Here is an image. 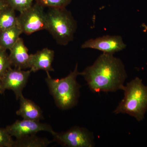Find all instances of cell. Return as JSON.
Masks as SVG:
<instances>
[{"label":"cell","mask_w":147,"mask_h":147,"mask_svg":"<svg viewBox=\"0 0 147 147\" xmlns=\"http://www.w3.org/2000/svg\"><path fill=\"white\" fill-rule=\"evenodd\" d=\"M90 90L95 93L123 90L127 78L125 67L119 58L102 53L94 63L80 72Z\"/></svg>","instance_id":"6da1fadb"},{"label":"cell","mask_w":147,"mask_h":147,"mask_svg":"<svg viewBox=\"0 0 147 147\" xmlns=\"http://www.w3.org/2000/svg\"><path fill=\"white\" fill-rule=\"evenodd\" d=\"M78 64L74 70L67 76L61 79H54L47 72L45 82L50 93L53 96L59 108L62 110L71 109L78 103L79 97V89L81 86L76 81L77 76L80 75Z\"/></svg>","instance_id":"7a4b0ae2"},{"label":"cell","mask_w":147,"mask_h":147,"mask_svg":"<svg viewBox=\"0 0 147 147\" xmlns=\"http://www.w3.org/2000/svg\"><path fill=\"white\" fill-rule=\"evenodd\" d=\"M123 98L114 111L115 114H128L138 121L144 119L147 111V86L136 77L125 86Z\"/></svg>","instance_id":"3957f363"},{"label":"cell","mask_w":147,"mask_h":147,"mask_svg":"<svg viewBox=\"0 0 147 147\" xmlns=\"http://www.w3.org/2000/svg\"><path fill=\"white\" fill-rule=\"evenodd\" d=\"M46 30L59 45L65 46L74 38L77 22L72 13L65 8L50 7L46 12Z\"/></svg>","instance_id":"277c9868"},{"label":"cell","mask_w":147,"mask_h":147,"mask_svg":"<svg viewBox=\"0 0 147 147\" xmlns=\"http://www.w3.org/2000/svg\"><path fill=\"white\" fill-rule=\"evenodd\" d=\"M44 7L36 2L28 9L20 13L17 17L18 25L23 33L29 35L46 30L47 21Z\"/></svg>","instance_id":"5b68a950"},{"label":"cell","mask_w":147,"mask_h":147,"mask_svg":"<svg viewBox=\"0 0 147 147\" xmlns=\"http://www.w3.org/2000/svg\"><path fill=\"white\" fill-rule=\"evenodd\" d=\"M54 141L68 147H93L95 146L92 133L87 129L75 126L65 132H56Z\"/></svg>","instance_id":"8992f818"},{"label":"cell","mask_w":147,"mask_h":147,"mask_svg":"<svg viewBox=\"0 0 147 147\" xmlns=\"http://www.w3.org/2000/svg\"><path fill=\"white\" fill-rule=\"evenodd\" d=\"M32 71L21 69L9 68L0 80V94L6 90H11L14 92L17 100L21 96Z\"/></svg>","instance_id":"52a82bcc"},{"label":"cell","mask_w":147,"mask_h":147,"mask_svg":"<svg viewBox=\"0 0 147 147\" xmlns=\"http://www.w3.org/2000/svg\"><path fill=\"white\" fill-rule=\"evenodd\" d=\"M6 129L11 136L16 139L30 134H36L40 131H47L53 136L56 133L50 125L42 123L40 121L24 119L16 121L14 123L7 126Z\"/></svg>","instance_id":"ba28073f"},{"label":"cell","mask_w":147,"mask_h":147,"mask_svg":"<svg viewBox=\"0 0 147 147\" xmlns=\"http://www.w3.org/2000/svg\"><path fill=\"white\" fill-rule=\"evenodd\" d=\"M126 47L122 37L119 35H106L88 40L82 45L83 49H92L102 53L113 54L123 50Z\"/></svg>","instance_id":"9c48e42d"},{"label":"cell","mask_w":147,"mask_h":147,"mask_svg":"<svg viewBox=\"0 0 147 147\" xmlns=\"http://www.w3.org/2000/svg\"><path fill=\"white\" fill-rule=\"evenodd\" d=\"M55 57L53 50L47 48L31 54L30 68L32 72H35L38 70H44L46 73L54 71L52 63Z\"/></svg>","instance_id":"30bf717a"},{"label":"cell","mask_w":147,"mask_h":147,"mask_svg":"<svg viewBox=\"0 0 147 147\" xmlns=\"http://www.w3.org/2000/svg\"><path fill=\"white\" fill-rule=\"evenodd\" d=\"M9 50V56L11 65L22 69L30 68V55L28 54V50L22 38H19Z\"/></svg>","instance_id":"8fae6325"},{"label":"cell","mask_w":147,"mask_h":147,"mask_svg":"<svg viewBox=\"0 0 147 147\" xmlns=\"http://www.w3.org/2000/svg\"><path fill=\"white\" fill-rule=\"evenodd\" d=\"M20 108L16 112L17 115L24 119L40 121L43 119L40 108L33 101L27 99L22 95L19 98Z\"/></svg>","instance_id":"7c38bea8"},{"label":"cell","mask_w":147,"mask_h":147,"mask_svg":"<svg viewBox=\"0 0 147 147\" xmlns=\"http://www.w3.org/2000/svg\"><path fill=\"white\" fill-rule=\"evenodd\" d=\"M23 33L18 25L0 32V47L6 50H10Z\"/></svg>","instance_id":"4fadbf2b"},{"label":"cell","mask_w":147,"mask_h":147,"mask_svg":"<svg viewBox=\"0 0 147 147\" xmlns=\"http://www.w3.org/2000/svg\"><path fill=\"white\" fill-rule=\"evenodd\" d=\"M53 142L37 137L36 134H32L14 140L13 147H46Z\"/></svg>","instance_id":"5bb4252c"},{"label":"cell","mask_w":147,"mask_h":147,"mask_svg":"<svg viewBox=\"0 0 147 147\" xmlns=\"http://www.w3.org/2000/svg\"><path fill=\"white\" fill-rule=\"evenodd\" d=\"M15 11L9 6L0 13V32L18 25V18Z\"/></svg>","instance_id":"9a60e30c"},{"label":"cell","mask_w":147,"mask_h":147,"mask_svg":"<svg viewBox=\"0 0 147 147\" xmlns=\"http://www.w3.org/2000/svg\"><path fill=\"white\" fill-rule=\"evenodd\" d=\"M34 0H7L9 6L15 11L21 13L33 5Z\"/></svg>","instance_id":"2e32d148"},{"label":"cell","mask_w":147,"mask_h":147,"mask_svg":"<svg viewBox=\"0 0 147 147\" xmlns=\"http://www.w3.org/2000/svg\"><path fill=\"white\" fill-rule=\"evenodd\" d=\"M11 66L9 56L7 53L6 50L0 47V80L6 71L11 68Z\"/></svg>","instance_id":"e0dca14e"},{"label":"cell","mask_w":147,"mask_h":147,"mask_svg":"<svg viewBox=\"0 0 147 147\" xmlns=\"http://www.w3.org/2000/svg\"><path fill=\"white\" fill-rule=\"evenodd\" d=\"M38 3L44 6L49 8H65L70 4L72 0H35Z\"/></svg>","instance_id":"ac0fdd59"},{"label":"cell","mask_w":147,"mask_h":147,"mask_svg":"<svg viewBox=\"0 0 147 147\" xmlns=\"http://www.w3.org/2000/svg\"><path fill=\"white\" fill-rule=\"evenodd\" d=\"M14 140L6 129L0 128V147H13Z\"/></svg>","instance_id":"d6986e66"},{"label":"cell","mask_w":147,"mask_h":147,"mask_svg":"<svg viewBox=\"0 0 147 147\" xmlns=\"http://www.w3.org/2000/svg\"><path fill=\"white\" fill-rule=\"evenodd\" d=\"M9 6L7 0H0V13Z\"/></svg>","instance_id":"ffe728a7"}]
</instances>
